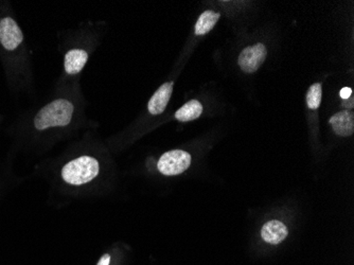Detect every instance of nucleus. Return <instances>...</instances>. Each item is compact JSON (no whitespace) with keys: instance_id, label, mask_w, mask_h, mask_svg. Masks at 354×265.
I'll return each instance as SVG.
<instances>
[{"instance_id":"13","label":"nucleus","mask_w":354,"mask_h":265,"mask_svg":"<svg viewBox=\"0 0 354 265\" xmlns=\"http://www.w3.org/2000/svg\"><path fill=\"white\" fill-rule=\"evenodd\" d=\"M340 95L343 100H348V99L351 98L352 89H349V87H344V89L340 91Z\"/></svg>"},{"instance_id":"3","label":"nucleus","mask_w":354,"mask_h":265,"mask_svg":"<svg viewBox=\"0 0 354 265\" xmlns=\"http://www.w3.org/2000/svg\"><path fill=\"white\" fill-rule=\"evenodd\" d=\"M191 165V155L182 150L167 152L159 159L158 170L163 175L173 176L184 173Z\"/></svg>"},{"instance_id":"5","label":"nucleus","mask_w":354,"mask_h":265,"mask_svg":"<svg viewBox=\"0 0 354 265\" xmlns=\"http://www.w3.org/2000/svg\"><path fill=\"white\" fill-rule=\"evenodd\" d=\"M23 40V32L14 19L5 17L0 21V42L5 49L9 51L16 49Z\"/></svg>"},{"instance_id":"8","label":"nucleus","mask_w":354,"mask_h":265,"mask_svg":"<svg viewBox=\"0 0 354 265\" xmlns=\"http://www.w3.org/2000/svg\"><path fill=\"white\" fill-rule=\"evenodd\" d=\"M289 235L287 226L279 221H270L262 227L261 235L270 244H279Z\"/></svg>"},{"instance_id":"10","label":"nucleus","mask_w":354,"mask_h":265,"mask_svg":"<svg viewBox=\"0 0 354 265\" xmlns=\"http://www.w3.org/2000/svg\"><path fill=\"white\" fill-rule=\"evenodd\" d=\"M202 113H203V105L198 100H190L175 113V118L180 122H191L198 119Z\"/></svg>"},{"instance_id":"14","label":"nucleus","mask_w":354,"mask_h":265,"mask_svg":"<svg viewBox=\"0 0 354 265\" xmlns=\"http://www.w3.org/2000/svg\"><path fill=\"white\" fill-rule=\"evenodd\" d=\"M110 255L105 254L101 257L97 265H110Z\"/></svg>"},{"instance_id":"12","label":"nucleus","mask_w":354,"mask_h":265,"mask_svg":"<svg viewBox=\"0 0 354 265\" xmlns=\"http://www.w3.org/2000/svg\"><path fill=\"white\" fill-rule=\"evenodd\" d=\"M322 84L315 83L309 89L307 102L310 110H316L322 102Z\"/></svg>"},{"instance_id":"9","label":"nucleus","mask_w":354,"mask_h":265,"mask_svg":"<svg viewBox=\"0 0 354 265\" xmlns=\"http://www.w3.org/2000/svg\"><path fill=\"white\" fill-rule=\"evenodd\" d=\"M88 60V54L83 49H71L66 54L65 71L68 75H77L84 68L85 64Z\"/></svg>"},{"instance_id":"4","label":"nucleus","mask_w":354,"mask_h":265,"mask_svg":"<svg viewBox=\"0 0 354 265\" xmlns=\"http://www.w3.org/2000/svg\"><path fill=\"white\" fill-rule=\"evenodd\" d=\"M266 48L263 44H257L255 46L247 47L241 52L238 63L242 71L252 73L261 67L266 58Z\"/></svg>"},{"instance_id":"11","label":"nucleus","mask_w":354,"mask_h":265,"mask_svg":"<svg viewBox=\"0 0 354 265\" xmlns=\"http://www.w3.org/2000/svg\"><path fill=\"white\" fill-rule=\"evenodd\" d=\"M220 17H221V15H220V13H217V12H204L203 14L200 15V19H198V23H196V34H207L215 26V23H217Z\"/></svg>"},{"instance_id":"7","label":"nucleus","mask_w":354,"mask_h":265,"mask_svg":"<svg viewBox=\"0 0 354 265\" xmlns=\"http://www.w3.org/2000/svg\"><path fill=\"white\" fill-rule=\"evenodd\" d=\"M330 124L333 128L336 135L342 136V137L351 136L354 130L353 113L348 112V111L338 113L330 119Z\"/></svg>"},{"instance_id":"2","label":"nucleus","mask_w":354,"mask_h":265,"mask_svg":"<svg viewBox=\"0 0 354 265\" xmlns=\"http://www.w3.org/2000/svg\"><path fill=\"white\" fill-rule=\"evenodd\" d=\"M99 163L91 156H81L64 165L62 177L67 184L81 186L91 182L99 174Z\"/></svg>"},{"instance_id":"6","label":"nucleus","mask_w":354,"mask_h":265,"mask_svg":"<svg viewBox=\"0 0 354 265\" xmlns=\"http://www.w3.org/2000/svg\"><path fill=\"white\" fill-rule=\"evenodd\" d=\"M173 85H174V82H167L157 89L156 93L150 99L149 104H148L150 114L159 115L165 112L167 105L170 101L171 95H172Z\"/></svg>"},{"instance_id":"1","label":"nucleus","mask_w":354,"mask_h":265,"mask_svg":"<svg viewBox=\"0 0 354 265\" xmlns=\"http://www.w3.org/2000/svg\"><path fill=\"white\" fill-rule=\"evenodd\" d=\"M75 106L66 99H58L43 107L34 118V126L38 130L56 126H66L73 119Z\"/></svg>"}]
</instances>
